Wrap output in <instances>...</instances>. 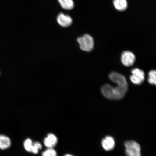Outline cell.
Listing matches in <instances>:
<instances>
[{
	"mask_svg": "<svg viewBox=\"0 0 156 156\" xmlns=\"http://www.w3.org/2000/svg\"><path fill=\"white\" fill-rule=\"evenodd\" d=\"M57 20L58 24L63 27H69L73 23V19L69 16L62 13H60L58 15Z\"/></svg>",
	"mask_w": 156,
	"mask_h": 156,
	"instance_id": "6",
	"label": "cell"
},
{
	"mask_svg": "<svg viewBox=\"0 0 156 156\" xmlns=\"http://www.w3.org/2000/svg\"><path fill=\"white\" fill-rule=\"evenodd\" d=\"M149 78L148 80L151 85L156 86V70H152L149 73Z\"/></svg>",
	"mask_w": 156,
	"mask_h": 156,
	"instance_id": "12",
	"label": "cell"
},
{
	"mask_svg": "<svg viewBox=\"0 0 156 156\" xmlns=\"http://www.w3.org/2000/svg\"><path fill=\"white\" fill-rule=\"evenodd\" d=\"M57 143V137L52 133L48 134L44 140V145L48 148H53Z\"/></svg>",
	"mask_w": 156,
	"mask_h": 156,
	"instance_id": "8",
	"label": "cell"
},
{
	"mask_svg": "<svg viewBox=\"0 0 156 156\" xmlns=\"http://www.w3.org/2000/svg\"><path fill=\"white\" fill-rule=\"evenodd\" d=\"M77 41L81 50L87 52H90L93 50L94 46V42L90 35L88 34L84 35L83 36L78 38Z\"/></svg>",
	"mask_w": 156,
	"mask_h": 156,
	"instance_id": "2",
	"label": "cell"
},
{
	"mask_svg": "<svg viewBox=\"0 0 156 156\" xmlns=\"http://www.w3.org/2000/svg\"><path fill=\"white\" fill-rule=\"evenodd\" d=\"M42 156H57V153L53 148H48L42 154Z\"/></svg>",
	"mask_w": 156,
	"mask_h": 156,
	"instance_id": "14",
	"label": "cell"
},
{
	"mask_svg": "<svg viewBox=\"0 0 156 156\" xmlns=\"http://www.w3.org/2000/svg\"><path fill=\"white\" fill-rule=\"evenodd\" d=\"M109 77L117 86L113 87L108 84L103 86L101 92L103 96L111 100H120L123 98L128 90V84L126 78L116 72L111 73Z\"/></svg>",
	"mask_w": 156,
	"mask_h": 156,
	"instance_id": "1",
	"label": "cell"
},
{
	"mask_svg": "<svg viewBox=\"0 0 156 156\" xmlns=\"http://www.w3.org/2000/svg\"><path fill=\"white\" fill-rule=\"evenodd\" d=\"M126 153L127 156H141V147L137 142L128 141L124 144Z\"/></svg>",
	"mask_w": 156,
	"mask_h": 156,
	"instance_id": "3",
	"label": "cell"
},
{
	"mask_svg": "<svg viewBox=\"0 0 156 156\" xmlns=\"http://www.w3.org/2000/svg\"><path fill=\"white\" fill-rule=\"evenodd\" d=\"M132 75L130 76V79L134 84L140 85L143 83L145 80L144 72L138 68H136L132 71Z\"/></svg>",
	"mask_w": 156,
	"mask_h": 156,
	"instance_id": "4",
	"label": "cell"
},
{
	"mask_svg": "<svg viewBox=\"0 0 156 156\" xmlns=\"http://www.w3.org/2000/svg\"><path fill=\"white\" fill-rule=\"evenodd\" d=\"M33 143L32 140L30 138H27L25 140L24 145L25 150L28 152L32 153Z\"/></svg>",
	"mask_w": 156,
	"mask_h": 156,
	"instance_id": "13",
	"label": "cell"
},
{
	"mask_svg": "<svg viewBox=\"0 0 156 156\" xmlns=\"http://www.w3.org/2000/svg\"><path fill=\"white\" fill-rule=\"evenodd\" d=\"M0 74H1V73H0Z\"/></svg>",
	"mask_w": 156,
	"mask_h": 156,
	"instance_id": "17",
	"label": "cell"
},
{
	"mask_svg": "<svg viewBox=\"0 0 156 156\" xmlns=\"http://www.w3.org/2000/svg\"><path fill=\"white\" fill-rule=\"evenodd\" d=\"M11 145V141L7 136L0 135V149L5 150L8 149Z\"/></svg>",
	"mask_w": 156,
	"mask_h": 156,
	"instance_id": "9",
	"label": "cell"
},
{
	"mask_svg": "<svg viewBox=\"0 0 156 156\" xmlns=\"http://www.w3.org/2000/svg\"><path fill=\"white\" fill-rule=\"evenodd\" d=\"M64 156H73V155L71 154H66Z\"/></svg>",
	"mask_w": 156,
	"mask_h": 156,
	"instance_id": "16",
	"label": "cell"
},
{
	"mask_svg": "<svg viewBox=\"0 0 156 156\" xmlns=\"http://www.w3.org/2000/svg\"><path fill=\"white\" fill-rule=\"evenodd\" d=\"M135 60V55L131 52L124 51L122 54L121 61L122 64L126 67H130L133 65Z\"/></svg>",
	"mask_w": 156,
	"mask_h": 156,
	"instance_id": "5",
	"label": "cell"
},
{
	"mask_svg": "<svg viewBox=\"0 0 156 156\" xmlns=\"http://www.w3.org/2000/svg\"><path fill=\"white\" fill-rule=\"evenodd\" d=\"M113 3L115 8L119 11H124L128 7L126 0H114Z\"/></svg>",
	"mask_w": 156,
	"mask_h": 156,
	"instance_id": "10",
	"label": "cell"
},
{
	"mask_svg": "<svg viewBox=\"0 0 156 156\" xmlns=\"http://www.w3.org/2000/svg\"><path fill=\"white\" fill-rule=\"evenodd\" d=\"M42 146L40 142H36L33 143L32 153L34 154L38 153L39 150L41 149Z\"/></svg>",
	"mask_w": 156,
	"mask_h": 156,
	"instance_id": "15",
	"label": "cell"
},
{
	"mask_svg": "<svg viewBox=\"0 0 156 156\" xmlns=\"http://www.w3.org/2000/svg\"><path fill=\"white\" fill-rule=\"evenodd\" d=\"M102 144L103 149L105 151H112L115 147V140L112 136H107L102 140Z\"/></svg>",
	"mask_w": 156,
	"mask_h": 156,
	"instance_id": "7",
	"label": "cell"
},
{
	"mask_svg": "<svg viewBox=\"0 0 156 156\" xmlns=\"http://www.w3.org/2000/svg\"><path fill=\"white\" fill-rule=\"evenodd\" d=\"M60 5L63 9L66 10L73 9L74 7L73 0H58Z\"/></svg>",
	"mask_w": 156,
	"mask_h": 156,
	"instance_id": "11",
	"label": "cell"
}]
</instances>
